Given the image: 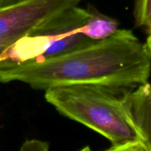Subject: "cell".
<instances>
[{
  "mask_svg": "<svg viewBox=\"0 0 151 151\" xmlns=\"http://www.w3.org/2000/svg\"><path fill=\"white\" fill-rule=\"evenodd\" d=\"M151 58L132 30L113 35L58 57L25 62L0 60V83L19 81L34 89L95 85L116 92L148 83Z\"/></svg>",
  "mask_w": 151,
  "mask_h": 151,
  "instance_id": "cell-1",
  "label": "cell"
},
{
  "mask_svg": "<svg viewBox=\"0 0 151 151\" xmlns=\"http://www.w3.org/2000/svg\"><path fill=\"white\" fill-rule=\"evenodd\" d=\"M95 85H72L46 90L44 97L63 116L80 122L111 142L112 146L140 142L122 97Z\"/></svg>",
  "mask_w": 151,
  "mask_h": 151,
  "instance_id": "cell-2",
  "label": "cell"
},
{
  "mask_svg": "<svg viewBox=\"0 0 151 151\" xmlns=\"http://www.w3.org/2000/svg\"><path fill=\"white\" fill-rule=\"evenodd\" d=\"M88 18V8L72 7L16 41L0 60L25 62L44 60L88 47L97 41L82 32Z\"/></svg>",
  "mask_w": 151,
  "mask_h": 151,
  "instance_id": "cell-3",
  "label": "cell"
},
{
  "mask_svg": "<svg viewBox=\"0 0 151 151\" xmlns=\"http://www.w3.org/2000/svg\"><path fill=\"white\" fill-rule=\"evenodd\" d=\"M122 94V101L139 136L140 143L146 150L151 151V83Z\"/></svg>",
  "mask_w": 151,
  "mask_h": 151,
  "instance_id": "cell-4",
  "label": "cell"
},
{
  "mask_svg": "<svg viewBox=\"0 0 151 151\" xmlns=\"http://www.w3.org/2000/svg\"><path fill=\"white\" fill-rule=\"evenodd\" d=\"M89 18L82 29V32L94 41H102L113 35L119 29L116 19L103 14L95 7L89 6Z\"/></svg>",
  "mask_w": 151,
  "mask_h": 151,
  "instance_id": "cell-5",
  "label": "cell"
},
{
  "mask_svg": "<svg viewBox=\"0 0 151 151\" xmlns=\"http://www.w3.org/2000/svg\"><path fill=\"white\" fill-rule=\"evenodd\" d=\"M134 16L137 27L151 28V0H136Z\"/></svg>",
  "mask_w": 151,
  "mask_h": 151,
  "instance_id": "cell-6",
  "label": "cell"
},
{
  "mask_svg": "<svg viewBox=\"0 0 151 151\" xmlns=\"http://www.w3.org/2000/svg\"><path fill=\"white\" fill-rule=\"evenodd\" d=\"M47 142L38 139L26 140L21 146L19 151H49Z\"/></svg>",
  "mask_w": 151,
  "mask_h": 151,
  "instance_id": "cell-7",
  "label": "cell"
},
{
  "mask_svg": "<svg viewBox=\"0 0 151 151\" xmlns=\"http://www.w3.org/2000/svg\"><path fill=\"white\" fill-rule=\"evenodd\" d=\"M16 41L12 39H0V58L3 56V55L6 52L7 50L15 44Z\"/></svg>",
  "mask_w": 151,
  "mask_h": 151,
  "instance_id": "cell-8",
  "label": "cell"
},
{
  "mask_svg": "<svg viewBox=\"0 0 151 151\" xmlns=\"http://www.w3.org/2000/svg\"><path fill=\"white\" fill-rule=\"evenodd\" d=\"M137 143L124 145L120 146H112L111 148L106 151H135Z\"/></svg>",
  "mask_w": 151,
  "mask_h": 151,
  "instance_id": "cell-9",
  "label": "cell"
},
{
  "mask_svg": "<svg viewBox=\"0 0 151 151\" xmlns=\"http://www.w3.org/2000/svg\"><path fill=\"white\" fill-rule=\"evenodd\" d=\"M26 1H28V0H0V9L16 5V4L24 2Z\"/></svg>",
  "mask_w": 151,
  "mask_h": 151,
  "instance_id": "cell-10",
  "label": "cell"
},
{
  "mask_svg": "<svg viewBox=\"0 0 151 151\" xmlns=\"http://www.w3.org/2000/svg\"><path fill=\"white\" fill-rule=\"evenodd\" d=\"M147 32H148V35H147V40H146V42L145 44L146 48H147V52H148L151 58V31H149Z\"/></svg>",
  "mask_w": 151,
  "mask_h": 151,
  "instance_id": "cell-11",
  "label": "cell"
},
{
  "mask_svg": "<svg viewBox=\"0 0 151 151\" xmlns=\"http://www.w3.org/2000/svg\"><path fill=\"white\" fill-rule=\"evenodd\" d=\"M135 151H147V150H146V149L145 148L144 146H143L141 143L139 142L137 143V146H136Z\"/></svg>",
  "mask_w": 151,
  "mask_h": 151,
  "instance_id": "cell-12",
  "label": "cell"
},
{
  "mask_svg": "<svg viewBox=\"0 0 151 151\" xmlns=\"http://www.w3.org/2000/svg\"><path fill=\"white\" fill-rule=\"evenodd\" d=\"M79 151H91V148L88 147V146H86V147H84L83 148H82Z\"/></svg>",
  "mask_w": 151,
  "mask_h": 151,
  "instance_id": "cell-13",
  "label": "cell"
},
{
  "mask_svg": "<svg viewBox=\"0 0 151 151\" xmlns=\"http://www.w3.org/2000/svg\"><path fill=\"white\" fill-rule=\"evenodd\" d=\"M149 31H151V28H150L149 29H147V32H149Z\"/></svg>",
  "mask_w": 151,
  "mask_h": 151,
  "instance_id": "cell-14",
  "label": "cell"
}]
</instances>
